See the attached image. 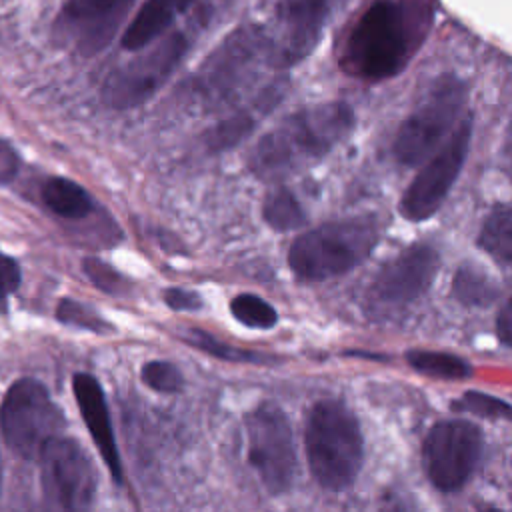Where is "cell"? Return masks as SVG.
I'll list each match as a JSON object with an SVG mask.
<instances>
[{"label": "cell", "instance_id": "obj_12", "mask_svg": "<svg viewBox=\"0 0 512 512\" xmlns=\"http://www.w3.org/2000/svg\"><path fill=\"white\" fill-rule=\"evenodd\" d=\"M484 448L482 430L468 420L434 424L422 444V464L428 480L440 492L460 490L474 474Z\"/></svg>", "mask_w": 512, "mask_h": 512}, {"label": "cell", "instance_id": "obj_29", "mask_svg": "<svg viewBox=\"0 0 512 512\" xmlns=\"http://www.w3.org/2000/svg\"><path fill=\"white\" fill-rule=\"evenodd\" d=\"M84 272L92 280L94 286H98L102 292L108 294H126L130 284L128 278L122 276L114 266L100 258H86L84 260Z\"/></svg>", "mask_w": 512, "mask_h": 512}, {"label": "cell", "instance_id": "obj_15", "mask_svg": "<svg viewBox=\"0 0 512 512\" xmlns=\"http://www.w3.org/2000/svg\"><path fill=\"white\" fill-rule=\"evenodd\" d=\"M346 0H280L276 60L282 66L302 62L318 46L324 28Z\"/></svg>", "mask_w": 512, "mask_h": 512}, {"label": "cell", "instance_id": "obj_5", "mask_svg": "<svg viewBox=\"0 0 512 512\" xmlns=\"http://www.w3.org/2000/svg\"><path fill=\"white\" fill-rule=\"evenodd\" d=\"M276 56L274 42L260 28L234 30L198 68L186 84V96L202 108H218L232 102L252 84V76Z\"/></svg>", "mask_w": 512, "mask_h": 512}, {"label": "cell", "instance_id": "obj_22", "mask_svg": "<svg viewBox=\"0 0 512 512\" xmlns=\"http://www.w3.org/2000/svg\"><path fill=\"white\" fill-rule=\"evenodd\" d=\"M406 362L416 372L438 378V380H466L472 376V366L466 358H460L450 352L436 350H410Z\"/></svg>", "mask_w": 512, "mask_h": 512}, {"label": "cell", "instance_id": "obj_32", "mask_svg": "<svg viewBox=\"0 0 512 512\" xmlns=\"http://www.w3.org/2000/svg\"><path fill=\"white\" fill-rule=\"evenodd\" d=\"M496 336L502 346L512 344V306L510 300H506L496 316Z\"/></svg>", "mask_w": 512, "mask_h": 512}, {"label": "cell", "instance_id": "obj_25", "mask_svg": "<svg viewBox=\"0 0 512 512\" xmlns=\"http://www.w3.org/2000/svg\"><path fill=\"white\" fill-rule=\"evenodd\" d=\"M230 312L232 316L248 326V328H258V330H268L278 322V312L272 304H268L264 298L244 292L232 298L230 302Z\"/></svg>", "mask_w": 512, "mask_h": 512}, {"label": "cell", "instance_id": "obj_7", "mask_svg": "<svg viewBox=\"0 0 512 512\" xmlns=\"http://www.w3.org/2000/svg\"><path fill=\"white\" fill-rule=\"evenodd\" d=\"M190 50L186 32L162 34L142 52L114 68L102 84V102L114 110H132L148 102L176 72Z\"/></svg>", "mask_w": 512, "mask_h": 512}, {"label": "cell", "instance_id": "obj_34", "mask_svg": "<svg viewBox=\"0 0 512 512\" xmlns=\"http://www.w3.org/2000/svg\"><path fill=\"white\" fill-rule=\"evenodd\" d=\"M0 478H2V470H0Z\"/></svg>", "mask_w": 512, "mask_h": 512}, {"label": "cell", "instance_id": "obj_18", "mask_svg": "<svg viewBox=\"0 0 512 512\" xmlns=\"http://www.w3.org/2000/svg\"><path fill=\"white\" fill-rule=\"evenodd\" d=\"M194 0H146L122 34L124 50H142L158 40Z\"/></svg>", "mask_w": 512, "mask_h": 512}, {"label": "cell", "instance_id": "obj_10", "mask_svg": "<svg viewBox=\"0 0 512 512\" xmlns=\"http://www.w3.org/2000/svg\"><path fill=\"white\" fill-rule=\"evenodd\" d=\"M248 462L256 470L258 478L270 494H282L290 490L296 478V448L292 428L274 402H262L254 406L246 418Z\"/></svg>", "mask_w": 512, "mask_h": 512}, {"label": "cell", "instance_id": "obj_30", "mask_svg": "<svg viewBox=\"0 0 512 512\" xmlns=\"http://www.w3.org/2000/svg\"><path fill=\"white\" fill-rule=\"evenodd\" d=\"M164 302L168 308H172L174 312H194L202 308V298L198 292L192 290H184V288H168L164 292Z\"/></svg>", "mask_w": 512, "mask_h": 512}, {"label": "cell", "instance_id": "obj_2", "mask_svg": "<svg viewBox=\"0 0 512 512\" xmlns=\"http://www.w3.org/2000/svg\"><path fill=\"white\" fill-rule=\"evenodd\" d=\"M414 50L412 22L398 0H374L348 28L340 66L364 82L390 80L404 70Z\"/></svg>", "mask_w": 512, "mask_h": 512}, {"label": "cell", "instance_id": "obj_20", "mask_svg": "<svg viewBox=\"0 0 512 512\" xmlns=\"http://www.w3.org/2000/svg\"><path fill=\"white\" fill-rule=\"evenodd\" d=\"M494 278L474 264H462L452 278V296L468 308H486L498 300Z\"/></svg>", "mask_w": 512, "mask_h": 512}, {"label": "cell", "instance_id": "obj_13", "mask_svg": "<svg viewBox=\"0 0 512 512\" xmlns=\"http://www.w3.org/2000/svg\"><path fill=\"white\" fill-rule=\"evenodd\" d=\"M136 0H66L54 32L80 56L102 52L122 28Z\"/></svg>", "mask_w": 512, "mask_h": 512}, {"label": "cell", "instance_id": "obj_24", "mask_svg": "<svg viewBox=\"0 0 512 512\" xmlns=\"http://www.w3.org/2000/svg\"><path fill=\"white\" fill-rule=\"evenodd\" d=\"M262 216L264 222L276 232L296 230L306 220L298 198L284 186H278L266 194L262 204Z\"/></svg>", "mask_w": 512, "mask_h": 512}, {"label": "cell", "instance_id": "obj_27", "mask_svg": "<svg viewBox=\"0 0 512 512\" xmlns=\"http://www.w3.org/2000/svg\"><path fill=\"white\" fill-rule=\"evenodd\" d=\"M142 382L162 394L180 392L184 386V376L180 368L168 360H150L140 370Z\"/></svg>", "mask_w": 512, "mask_h": 512}, {"label": "cell", "instance_id": "obj_9", "mask_svg": "<svg viewBox=\"0 0 512 512\" xmlns=\"http://www.w3.org/2000/svg\"><path fill=\"white\" fill-rule=\"evenodd\" d=\"M40 484L46 512H90L96 494V470L74 438H52L42 452Z\"/></svg>", "mask_w": 512, "mask_h": 512}, {"label": "cell", "instance_id": "obj_23", "mask_svg": "<svg viewBox=\"0 0 512 512\" xmlns=\"http://www.w3.org/2000/svg\"><path fill=\"white\" fill-rule=\"evenodd\" d=\"M188 346L220 358V360H228V362H250V364H272L276 362L274 356H268L264 352H256V350H246V348H236L224 340H218L216 336L200 330V328H188L182 336H180Z\"/></svg>", "mask_w": 512, "mask_h": 512}, {"label": "cell", "instance_id": "obj_11", "mask_svg": "<svg viewBox=\"0 0 512 512\" xmlns=\"http://www.w3.org/2000/svg\"><path fill=\"white\" fill-rule=\"evenodd\" d=\"M472 142V116L462 118L448 140L430 156L422 170L414 176L400 200V212L410 222H424L438 212L462 166L468 158Z\"/></svg>", "mask_w": 512, "mask_h": 512}, {"label": "cell", "instance_id": "obj_21", "mask_svg": "<svg viewBox=\"0 0 512 512\" xmlns=\"http://www.w3.org/2000/svg\"><path fill=\"white\" fill-rule=\"evenodd\" d=\"M44 204L58 216L64 218H82L92 210L90 194L76 182L68 178H48L42 186Z\"/></svg>", "mask_w": 512, "mask_h": 512}, {"label": "cell", "instance_id": "obj_6", "mask_svg": "<svg viewBox=\"0 0 512 512\" xmlns=\"http://www.w3.org/2000/svg\"><path fill=\"white\" fill-rule=\"evenodd\" d=\"M466 98L468 88L460 76H438L400 124L392 144L394 158L402 166H416L430 158L460 122Z\"/></svg>", "mask_w": 512, "mask_h": 512}, {"label": "cell", "instance_id": "obj_8", "mask_svg": "<svg viewBox=\"0 0 512 512\" xmlns=\"http://www.w3.org/2000/svg\"><path fill=\"white\" fill-rule=\"evenodd\" d=\"M66 426L60 406L34 378L16 380L0 404V430L6 444L22 458H38L42 448Z\"/></svg>", "mask_w": 512, "mask_h": 512}, {"label": "cell", "instance_id": "obj_1", "mask_svg": "<svg viewBox=\"0 0 512 512\" xmlns=\"http://www.w3.org/2000/svg\"><path fill=\"white\" fill-rule=\"evenodd\" d=\"M356 116L346 102L300 108L266 132L248 156L260 178H280L332 152L354 128Z\"/></svg>", "mask_w": 512, "mask_h": 512}, {"label": "cell", "instance_id": "obj_17", "mask_svg": "<svg viewBox=\"0 0 512 512\" xmlns=\"http://www.w3.org/2000/svg\"><path fill=\"white\" fill-rule=\"evenodd\" d=\"M284 88H286L284 78H276L268 82L264 88H260V92L252 100L244 102L236 112L228 114L206 132L204 136L206 148L212 152H222L242 142L254 130V126H258L268 116V112H272L278 106V102L282 100Z\"/></svg>", "mask_w": 512, "mask_h": 512}, {"label": "cell", "instance_id": "obj_28", "mask_svg": "<svg viewBox=\"0 0 512 512\" xmlns=\"http://www.w3.org/2000/svg\"><path fill=\"white\" fill-rule=\"evenodd\" d=\"M56 316L64 324L80 326V328H86L92 332H108L112 328L94 308L80 304L76 300H70V298L60 300V304L56 308Z\"/></svg>", "mask_w": 512, "mask_h": 512}, {"label": "cell", "instance_id": "obj_4", "mask_svg": "<svg viewBox=\"0 0 512 512\" xmlns=\"http://www.w3.org/2000/svg\"><path fill=\"white\" fill-rule=\"evenodd\" d=\"M378 242V224L356 216L320 224L294 238L288 266L302 280H328L358 266Z\"/></svg>", "mask_w": 512, "mask_h": 512}, {"label": "cell", "instance_id": "obj_33", "mask_svg": "<svg viewBox=\"0 0 512 512\" xmlns=\"http://www.w3.org/2000/svg\"><path fill=\"white\" fill-rule=\"evenodd\" d=\"M482 512H504V510H498V508H488V510H482Z\"/></svg>", "mask_w": 512, "mask_h": 512}, {"label": "cell", "instance_id": "obj_31", "mask_svg": "<svg viewBox=\"0 0 512 512\" xmlns=\"http://www.w3.org/2000/svg\"><path fill=\"white\" fill-rule=\"evenodd\" d=\"M20 286V266L10 256L0 254V300Z\"/></svg>", "mask_w": 512, "mask_h": 512}, {"label": "cell", "instance_id": "obj_19", "mask_svg": "<svg viewBox=\"0 0 512 512\" xmlns=\"http://www.w3.org/2000/svg\"><path fill=\"white\" fill-rule=\"evenodd\" d=\"M478 246L502 266L512 262V208L502 202L496 204L482 222Z\"/></svg>", "mask_w": 512, "mask_h": 512}, {"label": "cell", "instance_id": "obj_14", "mask_svg": "<svg viewBox=\"0 0 512 512\" xmlns=\"http://www.w3.org/2000/svg\"><path fill=\"white\" fill-rule=\"evenodd\" d=\"M438 268L440 256L432 246L412 244L378 270L368 294L384 306H406L432 286Z\"/></svg>", "mask_w": 512, "mask_h": 512}, {"label": "cell", "instance_id": "obj_3", "mask_svg": "<svg viewBox=\"0 0 512 512\" xmlns=\"http://www.w3.org/2000/svg\"><path fill=\"white\" fill-rule=\"evenodd\" d=\"M306 460L312 478L326 490H346L364 462V438L354 412L340 400L312 406L306 430Z\"/></svg>", "mask_w": 512, "mask_h": 512}, {"label": "cell", "instance_id": "obj_26", "mask_svg": "<svg viewBox=\"0 0 512 512\" xmlns=\"http://www.w3.org/2000/svg\"><path fill=\"white\" fill-rule=\"evenodd\" d=\"M452 408L490 420H510V404L506 400L478 390L464 392L458 400L452 402Z\"/></svg>", "mask_w": 512, "mask_h": 512}, {"label": "cell", "instance_id": "obj_16", "mask_svg": "<svg viewBox=\"0 0 512 512\" xmlns=\"http://www.w3.org/2000/svg\"><path fill=\"white\" fill-rule=\"evenodd\" d=\"M72 390H74V398L78 402L82 420H84L108 472L112 474V478L118 484H122V480H124L122 460H120V452L116 446L112 420H110L106 396H104L100 382L92 374L78 372L72 378Z\"/></svg>", "mask_w": 512, "mask_h": 512}]
</instances>
